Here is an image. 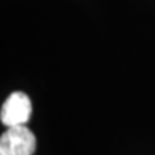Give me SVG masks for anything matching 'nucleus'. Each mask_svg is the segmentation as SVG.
<instances>
[{
	"label": "nucleus",
	"instance_id": "2",
	"mask_svg": "<svg viewBox=\"0 0 155 155\" xmlns=\"http://www.w3.org/2000/svg\"><path fill=\"white\" fill-rule=\"evenodd\" d=\"M30 115H32V104L29 96L23 92H13L2 106L0 119L3 125L9 128L25 125L30 119Z\"/></svg>",
	"mask_w": 155,
	"mask_h": 155
},
{
	"label": "nucleus",
	"instance_id": "1",
	"mask_svg": "<svg viewBox=\"0 0 155 155\" xmlns=\"http://www.w3.org/2000/svg\"><path fill=\"white\" fill-rule=\"evenodd\" d=\"M35 134L25 125L9 127L0 138V155H33Z\"/></svg>",
	"mask_w": 155,
	"mask_h": 155
}]
</instances>
